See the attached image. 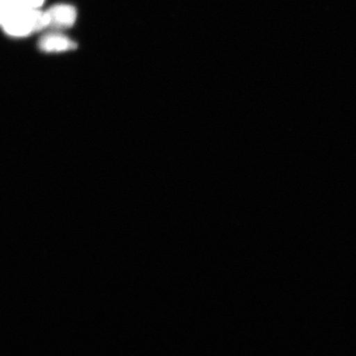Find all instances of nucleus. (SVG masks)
<instances>
[{"mask_svg": "<svg viewBox=\"0 0 356 356\" xmlns=\"http://www.w3.org/2000/svg\"><path fill=\"white\" fill-rule=\"evenodd\" d=\"M50 17V26L56 29H67L73 26L77 19L74 7L68 4H58L47 11Z\"/></svg>", "mask_w": 356, "mask_h": 356, "instance_id": "f03ea898", "label": "nucleus"}, {"mask_svg": "<svg viewBox=\"0 0 356 356\" xmlns=\"http://www.w3.org/2000/svg\"><path fill=\"white\" fill-rule=\"evenodd\" d=\"M0 12L4 32L13 37H26L50 26L47 12L43 13L26 6L8 8Z\"/></svg>", "mask_w": 356, "mask_h": 356, "instance_id": "f257e3e1", "label": "nucleus"}, {"mask_svg": "<svg viewBox=\"0 0 356 356\" xmlns=\"http://www.w3.org/2000/svg\"><path fill=\"white\" fill-rule=\"evenodd\" d=\"M38 47L44 52H64L74 50L77 44L64 35L51 33L40 39Z\"/></svg>", "mask_w": 356, "mask_h": 356, "instance_id": "7ed1b4c3", "label": "nucleus"}, {"mask_svg": "<svg viewBox=\"0 0 356 356\" xmlns=\"http://www.w3.org/2000/svg\"><path fill=\"white\" fill-rule=\"evenodd\" d=\"M19 6H25L22 0H1V10Z\"/></svg>", "mask_w": 356, "mask_h": 356, "instance_id": "20e7f679", "label": "nucleus"}, {"mask_svg": "<svg viewBox=\"0 0 356 356\" xmlns=\"http://www.w3.org/2000/svg\"><path fill=\"white\" fill-rule=\"evenodd\" d=\"M22 2L26 7L38 10V8L42 6L44 0H22Z\"/></svg>", "mask_w": 356, "mask_h": 356, "instance_id": "39448f33", "label": "nucleus"}]
</instances>
